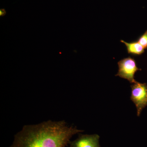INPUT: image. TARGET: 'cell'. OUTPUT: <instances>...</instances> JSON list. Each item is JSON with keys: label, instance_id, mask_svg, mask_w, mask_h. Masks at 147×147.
<instances>
[{"label": "cell", "instance_id": "3957f363", "mask_svg": "<svg viewBox=\"0 0 147 147\" xmlns=\"http://www.w3.org/2000/svg\"><path fill=\"white\" fill-rule=\"evenodd\" d=\"M118 64L119 70L116 76L127 79L132 84L137 82L134 79V74L141 69L137 67L136 61L133 58L130 57L124 58L120 61Z\"/></svg>", "mask_w": 147, "mask_h": 147}, {"label": "cell", "instance_id": "7a4b0ae2", "mask_svg": "<svg viewBox=\"0 0 147 147\" xmlns=\"http://www.w3.org/2000/svg\"><path fill=\"white\" fill-rule=\"evenodd\" d=\"M131 99L136 105L139 116L147 105V85L136 82L131 86Z\"/></svg>", "mask_w": 147, "mask_h": 147}, {"label": "cell", "instance_id": "5b68a950", "mask_svg": "<svg viewBox=\"0 0 147 147\" xmlns=\"http://www.w3.org/2000/svg\"><path fill=\"white\" fill-rule=\"evenodd\" d=\"M121 42L125 45L128 54L134 55H140L144 53L145 49L139 42L134 41L131 42L121 40Z\"/></svg>", "mask_w": 147, "mask_h": 147}, {"label": "cell", "instance_id": "6da1fadb", "mask_svg": "<svg viewBox=\"0 0 147 147\" xmlns=\"http://www.w3.org/2000/svg\"><path fill=\"white\" fill-rule=\"evenodd\" d=\"M82 131L63 121L26 125L15 135L10 147H65L74 135Z\"/></svg>", "mask_w": 147, "mask_h": 147}, {"label": "cell", "instance_id": "52a82bcc", "mask_svg": "<svg viewBox=\"0 0 147 147\" xmlns=\"http://www.w3.org/2000/svg\"><path fill=\"white\" fill-rule=\"evenodd\" d=\"M6 14V11L5 9H0V16H4Z\"/></svg>", "mask_w": 147, "mask_h": 147}, {"label": "cell", "instance_id": "8992f818", "mask_svg": "<svg viewBox=\"0 0 147 147\" xmlns=\"http://www.w3.org/2000/svg\"><path fill=\"white\" fill-rule=\"evenodd\" d=\"M137 42H139L145 49H147V30L144 34L138 38Z\"/></svg>", "mask_w": 147, "mask_h": 147}, {"label": "cell", "instance_id": "277c9868", "mask_svg": "<svg viewBox=\"0 0 147 147\" xmlns=\"http://www.w3.org/2000/svg\"><path fill=\"white\" fill-rule=\"evenodd\" d=\"M99 136L98 134H85L70 142V147H100Z\"/></svg>", "mask_w": 147, "mask_h": 147}]
</instances>
